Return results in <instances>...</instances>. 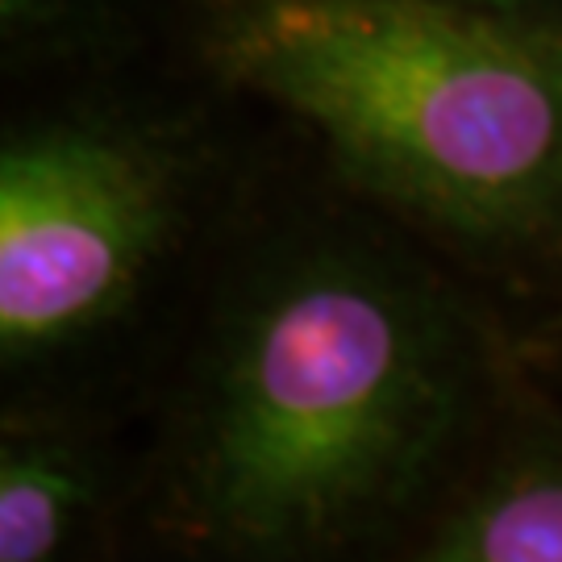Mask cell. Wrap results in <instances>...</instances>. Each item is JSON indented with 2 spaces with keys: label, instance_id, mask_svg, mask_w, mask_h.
I'll return each mask as SVG.
<instances>
[{
  "label": "cell",
  "instance_id": "1",
  "mask_svg": "<svg viewBox=\"0 0 562 562\" xmlns=\"http://www.w3.org/2000/svg\"><path fill=\"white\" fill-rule=\"evenodd\" d=\"M475 392L454 296L362 241H308L225 308L171 459V521L246 559H317L422 501Z\"/></svg>",
  "mask_w": 562,
  "mask_h": 562
},
{
  "label": "cell",
  "instance_id": "2",
  "mask_svg": "<svg viewBox=\"0 0 562 562\" xmlns=\"http://www.w3.org/2000/svg\"><path fill=\"white\" fill-rule=\"evenodd\" d=\"M196 50L438 234L504 246L562 222V4L201 0Z\"/></svg>",
  "mask_w": 562,
  "mask_h": 562
},
{
  "label": "cell",
  "instance_id": "3",
  "mask_svg": "<svg viewBox=\"0 0 562 562\" xmlns=\"http://www.w3.org/2000/svg\"><path fill=\"white\" fill-rule=\"evenodd\" d=\"M196 155L134 113L30 121L0 146V359H59L138 301L180 238Z\"/></svg>",
  "mask_w": 562,
  "mask_h": 562
},
{
  "label": "cell",
  "instance_id": "4",
  "mask_svg": "<svg viewBox=\"0 0 562 562\" xmlns=\"http://www.w3.org/2000/svg\"><path fill=\"white\" fill-rule=\"evenodd\" d=\"M429 562H562V429L501 450L425 533Z\"/></svg>",
  "mask_w": 562,
  "mask_h": 562
},
{
  "label": "cell",
  "instance_id": "5",
  "mask_svg": "<svg viewBox=\"0 0 562 562\" xmlns=\"http://www.w3.org/2000/svg\"><path fill=\"white\" fill-rule=\"evenodd\" d=\"M104 459L83 429L9 413L0 434V562H50L104 504Z\"/></svg>",
  "mask_w": 562,
  "mask_h": 562
},
{
  "label": "cell",
  "instance_id": "6",
  "mask_svg": "<svg viewBox=\"0 0 562 562\" xmlns=\"http://www.w3.org/2000/svg\"><path fill=\"white\" fill-rule=\"evenodd\" d=\"M121 0H0V46L9 67L88 59L121 34Z\"/></svg>",
  "mask_w": 562,
  "mask_h": 562
},
{
  "label": "cell",
  "instance_id": "7",
  "mask_svg": "<svg viewBox=\"0 0 562 562\" xmlns=\"http://www.w3.org/2000/svg\"><path fill=\"white\" fill-rule=\"evenodd\" d=\"M483 4H508V9H554L562 0H483Z\"/></svg>",
  "mask_w": 562,
  "mask_h": 562
}]
</instances>
